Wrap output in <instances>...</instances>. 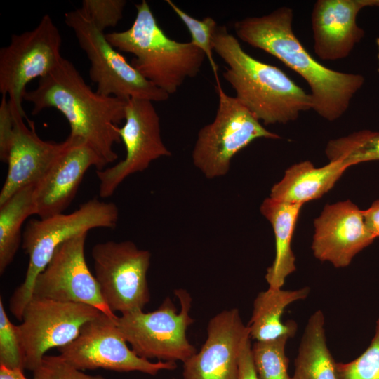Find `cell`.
<instances>
[{
  "label": "cell",
  "mask_w": 379,
  "mask_h": 379,
  "mask_svg": "<svg viewBox=\"0 0 379 379\" xmlns=\"http://www.w3.org/2000/svg\"><path fill=\"white\" fill-rule=\"evenodd\" d=\"M293 20V9L282 6L262 16L239 20L234 28L240 40L273 55L303 78L310 88L312 109L335 121L348 109L364 77L329 69L317 61L294 34Z\"/></svg>",
  "instance_id": "6da1fadb"
},
{
  "label": "cell",
  "mask_w": 379,
  "mask_h": 379,
  "mask_svg": "<svg viewBox=\"0 0 379 379\" xmlns=\"http://www.w3.org/2000/svg\"><path fill=\"white\" fill-rule=\"evenodd\" d=\"M23 100L33 105L32 115L46 108L62 114L70 128L68 137L87 142L105 166L118 159L113 147L121 141L117 127L125 119L127 100L93 91L69 60L62 57L35 89L25 91Z\"/></svg>",
  "instance_id": "7a4b0ae2"
},
{
  "label": "cell",
  "mask_w": 379,
  "mask_h": 379,
  "mask_svg": "<svg viewBox=\"0 0 379 379\" xmlns=\"http://www.w3.org/2000/svg\"><path fill=\"white\" fill-rule=\"evenodd\" d=\"M212 46L227 65L223 77L235 91V98L264 124H286L312 109L310 93L279 68L248 54L225 26L218 25Z\"/></svg>",
  "instance_id": "3957f363"
},
{
  "label": "cell",
  "mask_w": 379,
  "mask_h": 379,
  "mask_svg": "<svg viewBox=\"0 0 379 379\" xmlns=\"http://www.w3.org/2000/svg\"><path fill=\"white\" fill-rule=\"evenodd\" d=\"M135 8L128 29L107 33L106 37L117 51L134 55L131 64L144 78L169 95L173 94L187 78L197 75L206 55L191 41L169 38L147 1L135 4Z\"/></svg>",
  "instance_id": "277c9868"
},
{
  "label": "cell",
  "mask_w": 379,
  "mask_h": 379,
  "mask_svg": "<svg viewBox=\"0 0 379 379\" xmlns=\"http://www.w3.org/2000/svg\"><path fill=\"white\" fill-rule=\"evenodd\" d=\"M119 211L112 202L91 199L73 212L29 220L22 233V246L29 256L23 282L12 294L9 309L18 320L33 296L34 282L46 268L57 248L65 241L95 228L114 229Z\"/></svg>",
  "instance_id": "5b68a950"
},
{
  "label": "cell",
  "mask_w": 379,
  "mask_h": 379,
  "mask_svg": "<svg viewBox=\"0 0 379 379\" xmlns=\"http://www.w3.org/2000/svg\"><path fill=\"white\" fill-rule=\"evenodd\" d=\"M180 311L167 297L155 310H138L121 314L117 327L139 357L161 361L184 363L197 352L187 337V328L194 323L190 316L192 298L185 289L175 290Z\"/></svg>",
  "instance_id": "8992f818"
},
{
  "label": "cell",
  "mask_w": 379,
  "mask_h": 379,
  "mask_svg": "<svg viewBox=\"0 0 379 379\" xmlns=\"http://www.w3.org/2000/svg\"><path fill=\"white\" fill-rule=\"evenodd\" d=\"M65 22L90 61L89 77L96 85L97 93L125 100L138 98L153 102L169 98L127 62L81 8L66 13Z\"/></svg>",
  "instance_id": "52a82bcc"
},
{
  "label": "cell",
  "mask_w": 379,
  "mask_h": 379,
  "mask_svg": "<svg viewBox=\"0 0 379 379\" xmlns=\"http://www.w3.org/2000/svg\"><path fill=\"white\" fill-rule=\"evenodd\" d=\"M215 86L218 106L213 121L200 129L192 152V161L208 178L225 175L232 158L255 139H279L235 97L227 95L219 79Z\"/></svg>",
  "instance_id": "ba28073f"
},
{
  "label": "cell",
  "mask_w": 379,
  "mask_h": 379,
  "mask_svg": "<svg viewBox=\"0 0 379 379\" xmlns=\"http://www.w3.org/2000/svg\"><path fill=\"white\" fill-rule=\"evenodd\" d=\"M62 37L46 14L32 30L11 36L0 49V93L8 97L11 110L27 119L22 106L25 88L32 80L51 72L60 62Z\"/></svg>",
  "instance_id": "9c48e42d"
},
{
  "label": "cell",
  "mask_w": 379,
  "mask_h": 379,
  "mask_svg": "<svg viewBox=\"0 0 379 379\" xmlns=\"http://www.w3.org/2000/svg\"><path fill=\"white\" fill-rule=\"evenodd\" d=\"M101 295L115 313L143 310L150 301L147 273L151 253L131 241L98 243L91 250Z\"/></svg>",
  "instance_id": "30bf717a"
},
{
  "label": "cell",
  "mask_w": 379,
  "mask_h": 379,
  "mask_svg": "<svg viewBox=\"0 0 379 379\" xmlns=\"http://www.w3.org/2000/svg\"><path fill=\"white\" fill-rule=\"evenodd\" d=\"M102 314L84 303L60 302L32 296L17 325L25 369L34 371L46 352L73 341L83 326Z\"/></svg>",
  "instance_id": "8fae6325"
},
{
  "label": "cell",
  "mask_w": 379,
  "mask_h": 379,
  "mask_svg": "<svg viewBox=\"0 0 379 379\" xmlns=\"http://www.w3.org/2000/svg\"><path fill=\"white\" fill-rule=\"evenodd\" d=\"M117 318L102 313L88 321L73 341L58 348L60 355L83 371L103 368L117 372L138 371L155 376L162 371L177 368L175 362L152 361L137 355L120 333Z\"/></svg>",
  "instance_id": "7c38bea8"
},
{
  "label": "cell",
  "mask_w": 379,
  "mask_h": 379,
  "mask_svg": "<svg viewBox=\"0 0 379 379\" xmlns=\"http://www.w3.org/2000/svg\"><path fill=\"white\" fill-rule=\"evenodd\" d=\"M125 123L117 133L126 148L124 159L114 166L97 171L99 196L111 197L129 175L142 172L152 161L171 155L161 135L160 120L153 102L131 98L125 109Z\"/></svg>",
  "instance_id": "4fadbf2b"
},
{
  "label": "cell",
  "mask_w": 379,
  "mask_h": 379,
  "mask_svg": "<svg viewBox=\"0 0 379 379\" xmlns=\"http://www.w3.org/2000/svg\"><path fill=\"white\" fill-rule=\"evenodd\" d=\"M87 232L62 243L34 282L33 296L93 306L112 319L117 315L105 302L84 255Z\"/></svg>",
  "instance_id": "5bb4252c"
},
{
  "label": "cell",
  "mask_w": 379,
  "mask_h": 379,
  "mask_svg": "<svg viewBox=\"0 0 379 379\" xmlns=\"http://www.w3.org/2000/svg\"><path fill=\"white\" fill-rule=\"evenodd\" d=\"M206 331L199 352L183 363V379H238L241 351L250 338L239 310L231 308L216 314Z\"/></svg>",
  "instance_id": "9a60e30c"
},
{
  "label": "cell",
  "mask_w": 379,
  "mask_h": 379,
  "mask_svg": "<svg viewBox=\"0 0 379 379\" xmlns=\"http://www.w3.org/2000/svg\"><path fill=\"white\" fill-rule=\"evenodd\" d=\"M92 166L105 167L84 140L67 137L50 168L35 185L34 215L40 219L62 213L72 201L86 171Z\"/></svg>",
  "instance_id": "2e32d148"
},
{
  "label": "cell",
  "mask_w": 379,
  "mask_h": 379,
  "mask_svg": "<svg viewBox=\"0 0 379 379\" xmlns=\"http://www.w3.org/2000/svg\"><path fill=\"white\" fill-rule=\"evenodd\" d=\"M314 225V255L338 268L348 266L375 239L366 225L363 210L350 200L326 205Z\"/></svg>",
  "instance_id": "e0dca14e"
},
{
  "label": "cell",
  "mask_w": 379,
  "mask_h": 379,
  "mask_svg": "<svg viewBox=\"0 0 379 379\" xmlns=\"http://www.w3.org/2000/svg\"><path fill=\"white\" fill-rule=\"evenodd\" d=\"M379 6V0H318L311 22L316 55L326 61L347 58L364 36L357 23L359 11Z\"/></svg>",
  "instance_id": "ac0fdd59"
},
{
  "label": "cell",
  "mask_w": 379,
  "mask_h": 379,
  "mask_svg": "<svg viewBox=\"0 0 379 379\" xmlns=\"http://www.w3.org/2000/svg\"><path fill=\"white\" fill-rule=\"evenodd\" d=\"M15 126L8 156L7 175L0 192V205L15 192L36 185L44 176L64 145V141H45L37 135L34 122L27 126L20 114H13Z\"/></svg>",
  "instance_id": "d6986e66"
},
{
  "label": "cell",
  "mask_w": 379,
  "mask_h": 379,
  "mask_svg": "<svg viewBox=\"0 0 379 379\" xmlns=\"http://www.w3.org/2000/svg\"><path fill=\"white\" fill-rule=\"evenodd\" d=\"M349 167L342 161H331L320 168H316L309 161L295 164L272 187L270 197L279 201L303 205L330 190Z\"/></svg>",
  "instance_id": "ffe728a7"
},
{
  "label": "cell",
  "mask_w": 379,
  "mask_h": 379,
  "mask_svg": "<svg viewBox=\"0 0 379 379\" xmlns=\"http://www.w3.org/2000/svg\"><path fill=\"white\" fill-rule=\"evenodd\" d=\"M310 289L296 290L270 288L260 292L253 301L252 315L247 327L251 339L272 340L287 335H295L298 326L293 321H281L286 308L291 304L307 298Z\"/></svg>",
  "instance_id": "44dd1931"
},
{
  "label": "cell",
  "mask_w": 379,
  "mask_h": 379,
  "mask_svg": "<svg viewBox=\"0 0 379 379\" xmlns=\"http://www.w3.org/2000/svg\"><path fill=\"white\" fill-rule=\"evenodd\" d=\"M302 205L265 199L262 214L271 223L275 237V257L267 269L265 279L270 288H281L286 279L295 270V256L291 249L294 228Z\"/></svg>",
  "instance_id": "7402d4cb"
},
{
  "label": "cell",
  "mask_w": 379,
  "mask_h": 379,
  "mask_svg": "<svg viewBox=\"0 0 379 379\" xmlns=\"http://www.w3.org/2000/svg\"><path fill=\"white\" fill-rule=\"evenodd\" d=\"M292 379H338L336 362L327 345L321 310L309 318L302 335Z\"/></svg>",
  "instance_id": "603a6c76"
},
{
  "label": "cell",
  "mask_w": 379,
  "mask_h": 379,
  "mask_svg": "<svg viewBox=\"0 0 379 379\" xmlns=\"http://www.w3.org/2000/svg\"><path fill=\"white\" fill-rule=\"evenodd\" d=\"M34 185L21 189L0 205V274H4L18 250L25 219L34 215Z\"/></svg>",
  "instance_id": "cb8c5ba5"
},
{
  "label": "cell",
  "mask_w": 379,
  "mask_h": 379,
  "mask_svg": "<svg viewBox=\"0 0 379 379\" xmlns=\"http://www.w3.org/2000/svg\"><path fill=\"white\" fill-rule=\"evenodd\" d=\"M326 154L329 161H342L350 166L379 161V133L364 130L332 140Z\"/></svg>",
  "instance_id": "d4e9b609"
},
{
  "label": "cell",
  "mask_w": 379,
  "mask_h": 379,
  "mask_svg": "<svg viewBox=\"0 0 379 379\" xmlns=\"http://www.w3.org/2000/svg\"><path fill=\"white\" fill-rule=\"evenodd\" d=\"M290 338L255 341L251 345V356L258 379H292L288 372V358L286 346Z\"/></svg>",
  "instance_id": "484cf974"
},
{
  "label": "cell",
  "mask_w": 379,
  "mask_h": 379,
  "mask_svg": "<svg viewBox=\"0 0 379 379\" xmlns=\"http://www.w3.org/2000/svg\"><path fill=\"white\" fill-rule=\"evenodd\" d=\"M336 374L338 379H379V317L368 347L351 361L336 362Z\"/></svg>",
  "instance_id": "4316f807"
},
{
  "label": "cell",
  "mask_w": 379,
  "mask_h": 379,
  "mask_svg": "<svg viewBox=\"0 0 379 379\" xmlns=\"http://www.w3.org/2000/svg\"><path fill=\"white\" fill-rule=\"evenodd\" d=\"M166 3L185 25L192 37L191 42L204 53L215 79L218 78V66L213 56L212 46L213 36L218 27L216 21L211 17L198 20L185 12L172 1L166 0Z\"/></svg>",
  "instance_id": "83f0119b"
},
{
  "label": "cell",
  "mask_w": 379,
  "mask_h": 379,
  "mask_svg": "<svg viewBox=\"0 0 379 379\" xmlns=\"http://www.w3.org/2000/svg\"><path fill=\"white\" fill-rule=\"evenodd\" d=\"M0 366L25 370V358L17 325L6 314L0 298Z\"/></svg>",
  "instance_id": "f1b7e54d"
},
{
  "label": "cell",
  "mask_w": 379,
  "mask_h": 379,
  "mask_svg": "<svg viewBox=\"0 0 379 379\" xmlns=\"http://www.w3.org/2000/svg\"><path fill=\"white\" fill-rule=\"evenodd\" d=\"M125 0H83L81 8L102 32L114 27L123 18Z\"/></svg>",
  "instance_id": "f546056e"
},
{
  "label": "cell",
  "mask_w": 379,
  "mask_h": 379,
  "mask_svg": "<svg viewBox=\"0 0 379 379\" xmlns=\"http://www.w3.org/2000/svg\"><path fill=\"white\" fill-rule=\"evenodd\" d=\"M33 379H106L77 369L59 355H45L34 370Z\"/></svg>",
  "instance_id": "4dcf8cb0"
},
{
  "label": "cell",
  "mask_w": 379,
  "mask_h": 379,
  "mask_svg": "<svg viewBox=\"0 0 379 379\" xmlns=\"http://www.w3.org/2000/svg\"><path fill=\"white\" fill-rule=\"evenodd\" d=\"M15 121L8 99L2 95L0 103V159L7 163L14 131Z\"/></svg>",
  "instance_id": "1f68e13d"
},
{
  "label": "cell",
  "mask_w": 379,
  "mask_h": 379,
  "mask_svg": "<svg viewBox=\"0 0 379 379\" xmlns=\"http://www.w3.org/2000/svg\"><path fill=\"white\" fill-rule=\"evenodd\" d=\"M238 379H258L253 363L250 338L245 341L241 351Z\"/></svg>",
  "instance_id": "d6a6232c"
},
{
  "label": "cell",
  "mask_w": 379,
  "mask_h": 379,
  "mask_svg": "<svg viewBox=\"0 0 379 379\" xmlns=\"http://www.w3.org/2000/svg\"><path fill=\"white\" fill-rule=\"evenodd\" d=\"M366 225L375 237H379V199L375 201L366 210L363 211Z\"/></svg>",
  "instance_id": "836d02e7"
},
{
  "label": "cell",
  "mask_w": 379,
  "mask_h": 379,
  "mask_svg": "<svg viewBox=\"0 0 379 379\" xmlns=\"http://www.w3.org/2000/svg\"><path fill=\"white\" fill-rule=\"evenodd\" d=\"M0 379H28L20 369H11L0 366Z\"/></svg>",
  "instance_id": "e575fe53"
},
{
  "label": "cell",
  "mask_w": 379,
  "mask_h": 379,
  "mask_svg": "<svg viewBox=\"0 0 379 379\" xmlns=\"http://www.w3.org/2000/svg\"><path fill=\"white\" fill-rule=\"evenodd\" d=\"M376 46H377V58H378V72H379V37L376 39Z\"/></svg>",
  "instance_id": "d590c367"
}]
</instances>
